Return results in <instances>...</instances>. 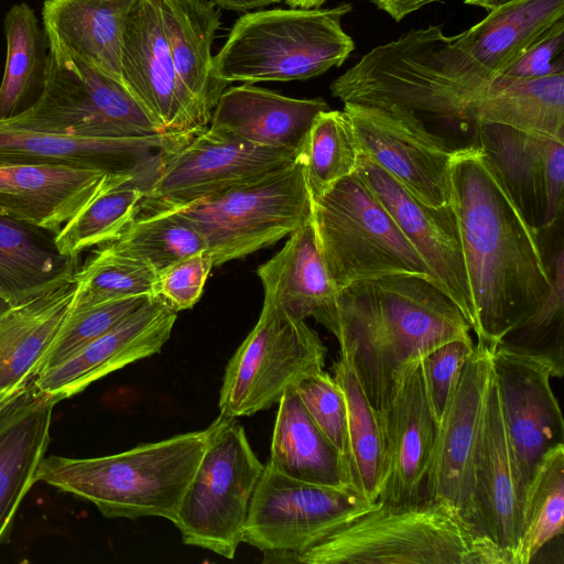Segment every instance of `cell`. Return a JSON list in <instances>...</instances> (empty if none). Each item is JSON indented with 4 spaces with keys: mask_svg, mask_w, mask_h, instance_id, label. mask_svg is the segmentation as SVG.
Wrapping results in <instances>:
<instances>
[{
    "mask_svg": "<svg viewBox=\"0 0 564 564\" xmlns=\"http://www.w3.org/2000/svg\"><path fill=\"white\" fill-rule=\"evenodd\" d=\"M75 280L28 302L0 307V401L26 386L67 316Z\"/></svg>",
    "mask_w": 564,
    "mask_h": 564,
    "instance_id": "83f0119b",
    "label": "cell"
},
{
    "mask_svg": "<svg viewBox=\"0 0 564 564\" xmlns=\"http://www.w3.org/2000/svg\"><path fill=\"white\" fill-rule=\"evenodd\" d=\"M474 347L471 336L455 338L437 346L421 360L426 392L437 424Z\"/></svg>",
    "mask_w": 564,
    "mask_h": 564,
    "instance_id": "bcb514c9",
    "label": "cell"
},
{
    "mask_svg": "<svg viewBox=\"0 0 564 564\" xmlns=\"http://www.w3.org/2000/svg\"><path fill=\"white\" fill-rule=\"evenodd\" d=\"M495 347L477 341L449 397L425 482V498L473 523L474 457L492 378Z\"/></svg>",
    "mask_w": 564,
    "mask_h": 564,
    "instance_id": "9a60e30c",
    "label": "cell"
},
{
    "mask_svg": "<svg viewBox=\"0 0 564 564\" xmlns=\"http://www.w3.org/2000/svg\"><path fill=\"white\" fill-rule=\"evenodd\" d=\"M334 379L346 403L347 486L364 499L378 500L386 466L380 414L370 403L350 361L343 355L333 364Z\"/></svg>",
    "mask_w": 564,
    "mask_h": 564,
    "instance_id": "836d02e7",
    "label": "cell"
},
{
    "mask_svg": "<svg viewBox=\"0 0 564 564\" xmlns=\"http://www.w3.org/2000/svg\"><path fill=\"white\" fill-rule=\"evenodd\" d=\"M262 470L237 417L219 414L173 521L183 542L234 558Z\"/></svg>",
    "mask_w": 564,
    "mask_h": 564,
    "instance_id": "ba28073f",
    "label": "cell"
},
{
    "mask_svg": "<svg viewBox=\"0 0 564 564\" xmlns=\"http://www.w3.org/2000/svg\"><path fill=\"white\" fill-rule=\"evenodd\" d=\"M304 564H503L475 525L447 506L373 502L299 554Z\"/></svg>",
    "mask_w": 564,
    "mask_h": 564,
    "instance_id": "5b68a950",
    "label": "cell"
},
{
    "mask_svg": "<svg viewBox=\"0 0 564 564\" xmlns=\"http://www.w3.org/2000/svg\"><path fill=\"white\" fill-rule=\"evenodd\" d=\"M139 180L112 185L88 202L54 235L57 250L78 257L86 249L117 240L139 213L144 194Z\"/></svg>",
    "mask_w": 564,
    "mask_h": 564,
    "instance_id": "f35d334b",
    "label": "cell"
},
{
    "mask_svg": "<svg viewBox=\"0 0 564 564\" xmlns=\"http://www.w3.org/2000/svg\"><path fill=\"white\" fill-rule=\"evenodd\" d=\"M175 319L176 312L152 296L106 334L36 375L32 383L55 404L72 398L107 375L160 352Z\"/></svg>",
    "mask_w": 564,
    "mask_h": 564,
    "instance_id": "ffe728a7",
    "label": "cell"
},
{
    "mask_svg": "<svg viewBox=\"0 0 564 564\" xmlns=\"http://www.w3.org/2000/svg\"><path fill=\"white\" fill-rule=\"evenodd\" d=\"M478 149L534 234L563 215L564 142L481 121Z\"/></svg>",
    "mask_w": 564,
    "mask_h": 564,
    "instance_id": "2e32d148",
    "label": "cell"
},
{
    "mask_svg": "<svg viewBox=\"0 0 564 564\" xmlns=\"http://www.w3.org/2000/svg\"><path fill=\"white\" fill-rule=\"evenodd\" d=\"M213 267L207 249L170 264L156 273L153 297L176 313L193 307Z\"/></svg>",
    "mask_w": 564,
    "mask_h": 564,
    "instance_id": "f6af8a7d",
    "label": "cell"
},
{
    "mask_svg": "<svg viewBox=\"0 0 564 564\" xmlns=\"http://www.w3.org/2000/svg\"><path fill=\"white\" fill-rule=\"evenodd\" d=\"M205 445L202 430L107 456H44L35 479L93 503L109 519L173 522Z\"/></svg>",
    "mask_w": 564,
    "mask_h": 564,
    "instance_id": "277c9868",
    "label": "cell"
},
{
    "mask_svg": "<svg viewBox=\"0 0 564 564\" xmlns=\"http://www.w3.org/2000/svg\"><path fill=\"white\" fill-rule=\"evenodd\" d=\"M177 78L210 119L228 84L215 73L212 45L220 10L212 0H159Z\"/></svg>",
    "mask_w": 564,
    "mask_h": 564,
    "instance_id": "f546056e",
    "label": "cell"
},
{
    "mask_svg": "<svg viewBox=\"0 0 564 564\" xmlns=\"http://www.w3.org/2000/svg\"><path fill=\"white\" fill-rule=\"evenodd\" d=\"M219 9L235 12H249L254 9L282 2V0H212Z\"/></svg>",
    "mask_w": 564,
    "mask_h": 564,
    "instance_id": "681fc988",
    "label": "cell"
},
{
    "mask_svg": "<svg viewBox=\"0 0 564 564\" xmlns=\"http://www.w3.org/2000/svg\"><path fill=\"white\" fill-rule=\"evenodd\" d=\"M312 223L329 276L338 290L361 279L430 273L358 171L312 202Z\"/></svg>",
    "mask_w": 564,
    "mask_h": 564,
    "instance_id": "52a82bcc",
    "label": "cell"
},
{
    "mask_svg": "<svg viewBox=\"0 0 564 564\" xmlns=\"http://www.w3.org/2000/svg\"><path fill=\"white\" fill-rule=\"evenodd\" d=\"M73 307L128 296H153L156 272L140 260L101 246L75 273Z\"/></svg>",
    "mask_w": 564,
    "mask_h": 564,
    "instance_id": "b9f144b4",
    "label": "cell"
},
{
    "mask_svg": "<svg viewBox=\"0 0 564 564\" xmlns=\"http://www.w3.org/2000/svg\"><path fill=\"white\" fill-rule=\"evenodd\" d=\"M134 0H45L47 41L121 82V47Z\"/></svg>",
    "mask_w": 564,
    "mask_h": 564,
    "instance_id": "4316f807",
    "label": "cell"
},
{
    "mask_svg": "<svg viewBox=\"0 0 564 564\" xmlns=\"http://www.w3.org/2000/svg\"><path fill=\"white\" fill-rule=\"evenodd\" d=\"M178 210L203 236L214 267L289 237L312 218V198L297 155L290 165Z\"/></svg>",
    "mask_w": 564,
    "mask_h": 564,
    "instance_id": "9c48e42d",
    "label": "cell"
},
{
    "mask_svg": "<svg viewBox=\"0 0 564 564\" xmlns=\"http://www.w3.org/2000/svg\"><path fill=\"white\" fill-rule=\"evenodd\" d=\"M551 274V289L544 302L525 319L512 327L498 343L500 348L533 358L545 365L553 378L564 375V273L563 242L549 246L538 236ZM540 246V247H541Z\"/></svg>",
    "mask_w": 564,
    "mask_h": 564,
    "instance_id": "8d00e7d4",
    "label": "cell"
},
{
    "mask_svg": "<svg viewBox=\"0 0 564 564\" xmlns=\"http://www.w3.org/2000/svg\"><path fill=\"white\" fill-rule=\"evenodd\" d=\"M564 18V0H516L456 34L466 52L492 77L502 74Z\"/></svg>",
    "mask_w": 564,
    "mask_h": 564,
    "instance_id": "1f68e13d",
    "label": "cell"
},
{
    "mask_svg": "<svg viewBox=\"0 0 564 564\" xmlns=\"http://www.w3.org/2000/svg\"><path fill=\"white\" fill-rule=\"evenodd\" d=\"M360 152L425 205L452 204V155L426 142L388 112L357 104L343 109Z\"/></svg>",
    "mask_w": 564,
    "mask_h": 564,
    "instance_id": "7402d4cb",
    "label": "cell"
},
{
    "mask_svg": "<svg viewBox=\"0 0 564 564\" xmlns=\"http://www.w3.org/2000/svg\"><path fill=\"white\" fill-rule=\"evenodd\" d=\"M278 405L268 463L293 479L349 488L339 453L315 424L295 390L286 391Z\"/></svg>",
    "mask_w": 564,
    "mask_h": 564,
    "instance_id": "d6a6232c",
    "label": "cell"
},
{
    "mask_svg": "<svg viewBox=\"0 0 564 564\" xmlns=\"http://www.w3.org/2000/svg\"><path fill=\"white\" fill-rule=\"evenodd\" d=\"M289 8L314 9L322 7L328 0H282Z\"/></svg>",
    "mask_w": 564,
    "mask_h": 564,
    "instance_id": "f907efd6",
    "label": "cell"
},
{
    "mask_svg": "<svg viewBox=\"0 0 564 564\" xmlns=\"http://www.w3.org/2000/svg\"><path fill=\"white\" fill-rule=\"evenodd\" d=\"M479 121L564 142V70L530 79L494 77L477 107Z\"/></svg>",
    "mask_w": 564,
    "mask_h": 564,
    "instance_id": "e575fe53",
    "label": "cell"
},
{
    "mask_svg": "<svg viewBox=\"0 0 564 564\" xmlns=\"http://www.w3.org/2000/svg\"><path fill=\"white\" fill-rule=\"evenodd\" d=\"M379 414L386 466L378 501L403 505L425 500L437 422L426 392L421 361Z\"/></svg>",
    "mask_w": 564,
    "mask_h": 564,
    "instance_id": "603a6c76",
    "label": "cell"
},
{
    "mask_svg": "<svg viewBox=\"0 0 564 564\" xmlns=\"http://www.w3.org/2000/svg\"><path fill=\"white\" fill-rule=\"evenodd\" d=\"M78 257L62 254L54 235L0 213V302L13 306L74 281Z\"/></svg>",
    "mask_w": 564,
    "mask_h": 564,
    "instance_id": "f1b7e54d",
    "label": "cell"
},
{
    "mask_svg": "<svg viewBox=\"0 0 564 564\" xmlns=\"http://www.w3.org/2000/svg\"><path fill=\"white\" fill-rule=\"evenodd\" d=\"M494 77L440 25L378 45L330 84L343 104L381 109L435 148L478 149L477 107Z\"/></svg>",
    "mask_w": 564,
    "mask_h": 564,
    "instance_id": "6da1fadb",
    "label": "cell"
},
{
    "mask_svg": "<svg viewBox=\"0 0 564 564\" xmlns=\"http://www.w3.org/2000/svg\"><path fill=\"white\" fill-rule=\"evenodd\" d=\"M334 335L378 411L422 358L471 327L453 300L424 275L392 273L354 281L312 316Z\"/></svg>",
    "mask_w": 564,
    "mask_h": 564,
    "instance_id": "7a4b0ae2",
    "label": "cell"
},
{
    "mask_svg": "<svg viewBox=\"0 0 564 564\" xmlns=\"http://www.w3.org/2000/svg\"><path fill=\"white\" fill-rule=\"evenodd\" d=\"M140 175L57 164H0V213L56 235L104 189Z\"/></svg>",
    "mask_w": 564,
    "mask_h": 564,
    "instance_id": "44dd1931",
    "label": "cell"
},
{
    "mask_svg": "<svg viewBox=\"0 0 564 564\" xmlns=\"http://www.w3.org/2000/svg\"><path fill=\"white\" fill-rule=\"evenodd\" d=\"M299 158L312 202L339 180L355 173L360 162V149L347 113L332 109L321 111L307 132Z\"/></svg>",
    "mask_w": 564,
    "mask_h": 564,
    "instance_id": "60d3db41",
    "label": "cell"
},
{
    "mask_svg": "<svg viewBox=\"0 0 564 564\" xmlns=\"http://www.w3.org/2000/svg\"><path fill=\"white\" fill-rule=\"evenodd\" d=\"M492 371L524 492L542 457L564 444V421L551 386L553 377L542 362L496 347Z\"/></svg>",
    "mask_w": 564,
    "mask_h": 564,
    "instance_id": "d6986e66",
    "label": "cell"
},
{
    "mask_svg": "<svg viewBox=\"0 0 564 564\" xmlns=\"http://www.w3.org/2000/svg\"><path fill=\"white\" fill-rule=\"evenodd\" d=\"M512 1H516V0H468L466 2V4L480 7L485 10H487V12H488L495 8H498L502 4H506V3H509Z\"/></svg>",
    "mask_w": 564,
    "mask_h": 564,
    "instance_id": "816d5d0a",
    "label": "cell"
},
{
    "mask_svg": "<svg viewBox=\"0 0 564 564\" xmlns=\"http://www.w3.org/2000/svg\"><path fill=\"white\" fill-rule=\"evenodd\" d=\"M327 348L305 321L263 300L259 319L229 359L220 414L249 416L276 404L305 377L324 369Z\"/></svg>",
    "mask_w": 564,
    "mask_h": 564,
    "instance_id": "8fae6325",
    "label": "cell"
},
{
    "mask_svg": "<svg viewBox=\"0 0 564 564\" xmlns=\"http://www.w3.org/2000/svg\"><path fill=\"white\" fill-rule=\"evenodd\" d=\"M564 70V18L514 64L496 77L530 79Z\"/></svg>",
    "mask_w": 564,
    "mask_h": 564,
    "instance_id": "7dc6e473",
    "label": "cell"
},
{
    "mask_svg": "<svg viewBox=\"0 0 564 564\" xmlns=\"http://www.w3.org/2000/svg\"><path fill=\"white\" fill-rule=\"evenodd\" d=\"M121 82L165 134L187 141L208 128L210 119L175 73L159 0H134L129 11Z\"/></svg>",
    "mask_w": 564,
    "mask_h": 564,
    "instance_id": "5bb4252c",
    "label": "cell"
},
{
    "mask_svg": "<svg viewBox=\"0 0 564 564\" xmlns=\"http://www.w3.org/2000/svg\"><path fill=\"white\" fill-rule=\"evenodd\" d=\"M47 70L40 98L9 124L90 138L165 134L122 83L47 41ZM170 137V135H169Z\"/></svg>",
    "mask_w": 564,
    "mask_h": 564,
    "instance_id": "30bf717a",
    "label": "cell"
},
{
    "mask_svg": "<svg viewBox=\"0 0 564 564\" xmlns=\"http://www.w3.org/2000/svg\"><path fill=\"white\" fill-rule=\"evenodd\" d=\"M54 406L32 380L0 401V545L10 541L18 509L36 482L51 442Z\"/></svg>",
    "mask_w": 564,
    "mask_h": 564,
    "instance_id": "d4e9b609",
    "label": "cell"
},
{
    "mask_svg": "<svg viewBox=\"0 0 564 564\" xmlns=\"http://www.w3.org/2000/svg\"><path fill=\"white\" fill-rule=\"evenodd\" d=\"M357 171L415 249L431 279L473 328L474 308L453 204L425 205L361 152Z\"/></svg>",
    "mask_w": 564,
    "mask_h": 564,
    "instance_id": "e0dca14e",
    "label": "cell"
},
{
    "mask_svg": "<svg viewBox=\"0 0 564 564\" xmlns=\"http://www.w3.org/2000/svg\"><path fill=\"white\" fill-rule=\"evenodd\" d=\"M451 191L474 308L477 341L496 347L546 299L551 274L536 235L479 149L455 153Z\"/></svg>",
    "mask_w": 564,
    "mask_h": 564,
    "instance_id": "3957f363",
    "label": "cell"
},
{
    "mask_svg": "<svg viewBox=\"0 0 564 564\" xmlns=\"http://www.w3.org/2000/svg\"><path fill=\"white\" fill-rule=\"evenodd\" d=\"M564 524V444L551 448L529 479L522 505V532L516 564H529Z\"/></svg>",
    "mask_w": 564,
    "mask_h": 564,
    "instance_id": "74e56055",
    "label": "cell"
},
{
    "mask_svg": "<svg viewBox=\"0 0 564 564\" xmlns=\"http://www.w3.org/2000/svg\"><path fill=\"white\" fill-rule=\"evenodd\" d=\"M294 390L315 424L339 453L344 463L346 403L343 391L334 377L323 369L303 378Z\"/></svg>",
    "mask_w": 564,
    "mask_h": 564,
    "instance_id": "ee69618b",
    "label": "cell"
},
{
    "mask_svg": "<svg viewBox=\"0 0 564 564\" xmlns=\"http://www.w3.org/2000/svg\"><path fill=\"white\" fill-rule=\"evenodd\" d=\"M350 3L333 8L247 12L214 56L216 76L227 83L307 80L339 67L355 50L343 28Z\"/></svg>",
    "mask_w": 564,
    "mask_h": 564,
    "instance_id": "8992f818",
    "label": "cell"
},
{
    "mask_svg": "<svg viewBox=\"0 0 564 564\" xmlns=\"http://www.w3.org/2000/svg\"><path fill=\"white\" fill-rule=\"evenodd\" d=\"M104 246L142 261L156 273L207 249L200 232L178 209L139 214L117 240Z\"/></svg>",
    "mask_w": 564,
    "mask_h": 564,
    "instance_id": "ab89813d",
    "label": "cell"
},
{
    "mask_svg": "<svg viewBox=\"0 0 564 564\" xmlns=\"http://www.w3.org/2000/svg\"><path fill=\"white\" fill-rule=\"evenodd\" d=\"M372 503L350 488L290 478L267 462L251 499L242 542L263 552L264 562L295 563L299 554Z\"/></svg>",
    "mask_w": 564,
    "mask_h": 564,
    "instance_id": "7c38bea8",
    "label": "cell"
},
{
    "mask_svg": "<svg viewBox=\"0 0 564 564\" xmlns=\"http://www.w3.org/2000/svg\"><path fill=\"white\" fill-rule=\"evenodd\" d=\"M150 297L152 296H128L84 307L70 305L67 316L44 352L35 376L106 334Z\"/></svg>",
    "mask_w": 564,
    "mask_h": 564,
    "instance_id": "7bdbcfd3",
    "label": "cell"
},
{
    "mask_svg": "<svg viewBox=\"0 0 564 564\" xmlns=\"http://www.w3.org/2000/svg\"><path fill=\"white\" fill-rule=\"evenodd\" d=\"M330 109L321 98H292L242 83L226 88L208 128L259 147L300 152L315 117Z\"/></svg>",
    "mask_w": 564,
    "mask_h": 564,
    "instance_id": "484cf974",
    "label": "cell"
},
{
    "mask_svg": "<svg viewBox=\"0 0 564 564\" xmlns=\"http://www.w3.org/2000/svg\"><path fill=\"white\" fill-rule=\"evenodd\" d=\"M264 301L305 321L335 299V288L311 220L292 232L281 250L257 269Z\"/></svg>",
    "mask_w": 564,
    "mask_h": 564,
    "instance_id": "4dcf8cb0",
    "label": "cell"
},
{
    "mask_svg": "<svg viewBox=\"0 0 564 564\" xmlns=\"http://www.w3.org/2000/svg\"><path fill=\"white\" fill-rule=\"evenodd\" d=\"M434 1L437 0H370L378 10L397 22Z\"/></svg>",
    "mask_w": 564,
    "mask_h": 564,
    "instance_id": "c3c4849f",
    "label": "cell"
},
{
    "mask_svg": "<svg viewBox=\"0 0 564 564\" xmlns=\"http://www.w3.org/2000/svg\"><path fill=\"white\" fill-rule=\"evenodd\" d=\"M182 143L169 135L90 138L20 128L0 120V164H57L140 175L153 152Z\"/></svg>",
    "mask_w": 564,
    "mask_h": 564,
    "instance_id": "cb8c5ba5",
    "label": "cell"
},
{
    "mask_svg": "<svg viewBox=\"0 0 564 564\" xmlns=\"http://www.w3.org/2000/svg\"><path fill=\"white\" fill-rule=\"evenodd\" d=\"M6 64L0 83V119L29 109L41 96L47 70V40L34 10L12 6L4 18Z\"/></svg>",
    "mask_w": 564,
    "mask_h": 564,
    "instance_id": "d590c367",
    "label": "cell"
},
{
    "mask_svg": "<svg viewBox=\"0 0 564 564\" xmlns=\"http://www.w3.org/2000/svg\"><path fill=\"white\" fill-rule=\"evenodd\" d=\"M468 0H464V2L466 3Z\"/></svg>",
    "mask_w": 564,
    "mask_h": 564,
    "instance_id": "f5cc1de1",
    "label": "cell"
},
{
    "mask_svg": "<svg viewBox=\"0 0 564 564\" xmlns=\"http://www.w3.org/2000/svg\"><path fill=\"white\" fill-rule=\"evenodd\" d=\"M300 152L259 147L210 130L162 152L139 214L180 209L293 163Z\"/></svg>",
    "mask_w": 564,
    "mask_h": 564,
    "instance_id": "4fadbf2b",
    "label": "cell"
},
{
    "mask_svg": "<svg viewBox=\"0 0 564 564\" xmlns=\"http://www.w3.org/2000/svg\"><path fill=\"white\" fill-rule=\"evenodd\" d=\"M523 496L492 371L474 457L473 524L503 564L517 563Z\"/></svg>",
    "mask_w": 564,
    "mask_h": 564,
    "instance_id": "ac0fdd59",
    "label": "cell"
}]
</instances>
